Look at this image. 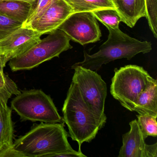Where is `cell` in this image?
Segmentation results:
<instances>
[{"label": "cell", "mask_w": 157, "mask_h": 157, "mask_svg": "<svg viewBox=\"0 0 157 157\" xmlns=\"http://www.w3.org/2000/svg\"><path fill=\"white\" fill-rule=\"evenodd\" d=\"M151 78L142 67L136 65L115 68L110 92L123 107L133 112L138 97Z\"/></svg>", "instance_id": "obj_6"}, {"label": "cell", "mask_w": 157, "mask_h": 157, "mask_svg": "<svg viewBox=\"0 0 157 157\" xmlns=\"http://www.w3.org/2000/svg\"><path fill=\"white\" fill-rule=\"evenodd\" d=\"M70 40L63 31L57 29L41 39L24 54L10 60V67L13 71L34 68L45 61L59 57L62 52L71 49Z\"/></svg>", "instance_id": "obj_5"}, {"label": "cell", "mask_w": 157, "mask_h": 157, "mask_svg": "<svg viewBox=\"0 0 157 157\" xmlns=\"http://www.w3.org/2000/svg\"><path fill=\"white\" fill-rule=\"evenodd\" d=\"M63 120L69 129V136L78 142V150L82 144L94 139L103 126L82 99L75 82H72L62 108Z\"/></svg>", "instance_id": "obj_3"}, {"label": "cell", "mask_w": 157, "mask_h": 157, "mask_svg": "<svg viewBox=\"0 0 157 157\" xmlns=\"http://www.w3.org/2000/svg\"><path fill=\"white\" fill-rule=\"evenodd\" d=\"M58 29L82 45L100 41L101 36L97 19L92 12L72 13Z\"/></svg>", "instance_id": "obj_8"}, {"label": "cell", "mask_w": 157, "mask_h": 157, "mask_svg": "<svg viewBox=\"0 0 157 157\" xmlns=\"http://www.w3.org/2000/svg\"><path fill=\"white\" fill-rule=\"evenodd\" d=\"M10 1V0H0V1ZM14 1H20L26 2H29L34 6V9H35L36 4L38 2V0H14Z\"/></svg>", "instance_id": "obj_24"}, {"label": "cell", "mask_w": 157, "mask_h": 157, "mask_svg": "<svg viewBox=\"0 0 157 157\" xmlns=\"http://www.w3.org/2000/svg\"><path fill=\"white\" fill-rule=\"evenodd\" d=\"M69 136L64 123H41L16 140L13 147L24 157H58L75 151L68 140Z\"/></svg>", "instance_id": "obj_1"}, {"label": "cell", "mask_w": 157, "mask_h": 157, "mask_svg": "<svg viewBox=\"0 0 157 157\" xmlns=\"http://www.w3.org/2000/svg\"><path fill=\"white\" fill-rule=\"evenodd\" d=\"M130 130L123 135V145L118 157H157V143L148 145L145 142L137 120L129 123Z\"/></svg>", "instance_id": "obj_10"}, {"label": "cell", "mask_w": 157, "mask_h": 157, "mask_svg": "<svg viewBox=\"0 0 157 157\" xmlns=\"http://www.w3.org/2000/svg\"><path fill=\"white\" fill-rule=\"evenodd\" d=\"M34 9L33 4L26 2L14 0L0 1V14L23 25L27 21Z\"/></svg>", "instance_id": "obj_15"}, {"label": "cell", "mask_w": 157, "mask_h": 157, "mask_svg": "<svg viewBox=\"0 0 157 157\" xmlns=\"http://www.w3.org/2000/svg\"><path fill=\"white\" fill-rule=\"evenodd\" d=\"M72 82H75L81 95L90 110L100 120L103 126L106 122L105 104L107 96V86L96 71L77 66Z\"/></svg>", "instance_id": "obj_7"}, {"label": "cell", "mask_w": 157, "mask_h": 157, "mask_svg": "<svg viewBox=\"0 0 157 157\" xmlns=\"http://www.w3.org/2000/svg\"><path fill=\"white\" fill-rule=\"evenodd\" d=\"M116 10L128 27L133 28L137 22L147 14L145 0H112Z\"/></svg>", "instance_id": "obj_12"}, {"label": "cell", "mask_w": 157, "mask_h": 157, "mask_svg": "<svg viewBox=\"0 0 157 157\" xmlns=\"http://www.w3.org/2000/svg\"><path fill=\"white\" fill-rule=\"evenodd\" d=\"M73 12H93L101 9H115L112 0H65Z\"/></svg>", "instance_id": "obj_16"}, {"label": "cell", "mask_w": 157, "mask_h": 157, "mask_svg": "<svg viewBox=\"0 0 157 157\" xmlns=\"http://www.w3.org/2000/svg\"><path fill=\"white\" fill-rule=\"evenodd\" d=\"M136 116L144 139L148 136L156 137L157 136V117L147 114H139Z\"/></svg>", "instance_id": "obj_19"}, {"label": "cell", "mask_w": 157, "mask_h": 157, "mask_svg": "<svg viewBox=\"0 0 157 157\" xmlns=\"http://www.w3.org/2000/svg\"><path fill=\"white\" fill-rule=\"evenodd\" d=\"M23 24L0 14V41L21 27Z\"/></svg>", "instance_id": "obj_20"}, {"label": "cell", "mask_w": 157, "mask_h": 157, "mask_svg": "<svg viewBox=\"0 0 157 157\" xmlns=\"http://www.w3.org/2000/svg\"><path fill=\"white\" fill-rule=\"evenodd\" d=\"M97 20L104 25L106 28L113 29L119 28L122 19L116 9L107 8L93 12Z\"/></svg>", "instance_id": "obj_17"}, {"label": "cell", "mask_w": 157, "mask_h": 157, "mask_svg": "<svg viewBox=\"0 0 157 157\" xmlns=\"http://www.w3.org/2000/svg\"><path fill=\"white\" fill-rule=\"evenodd\" d=\"M6 65L0 56V90L7 97L10 98L13 95H17L21 92L18 86L4 72Z\"/></svg>", "instance_id": "obj_18"}, {"label": "cell", "mask_w": 157, "mask_h": 157, "mask_svg": "<svg viewBox=\"0 0 157 157\" xmlns=\"http://www.w3.org/2000/svg\"><path fill=\"white\" fill-rule=\"evenodd\" d=\"M53 1L54 0H38L35 9L31 13L27 21L23 26L28 27L32 23L37 21L51 5Z\"/></svg>", "instance_id": "obj_22"}, {"label": "cell", "mask_w": 157, "mask_h": 157, "mask_svg": "<svg viewBox=\"0 0 157 157\" xmlns=\"http://www.w3.org/2000/svg\"><path fill=\"white\" fill-rule=\"evenodd\" d=\"M0 97H2V98H4V99H6L7 100H9V99L8 98H7L2 92L0 90Z\"/></svg>", "instance_id": "obj_25"}, {"label": "cell", "mask_w": 157, "mask_h": 157, "mask_svg": "<svg viewBox=\"0 0 157 157\" xmlns=\"http://www.w3.org/2000/svg\"><path fill=\"white\" fill-rule=\"evenodd\" d=\"M11 105L12 109L23 121L64 123L52 98L42 90H31L21 92L13 99Z\"/></svg>", "instance_id": "obj_4"}, {"label": "cell", "mask_w": 157, "mask_h": 157, "mask_svg": "<svg viewBox=\"0 0 157 157\" xmlns=\"http://www.w3.org/2000/svg\"><path fill=\"white\" fill-rule=\"evenodd\" d=\"M0 157H24L19 152H17L11 147L0 151Z\"/></svg>", "instance_id": "obj_23"}, {"label": "cell", "mask_w": 157, "mask_h": 157, "mask_svg": "<svg viewBox=\"0 0 157 157\" xmlns=\"http://www.w3.org/2000/svg\"><path fill=\"white\" fill-rule=\"evenodd\" d=\"M8 101L0 97V151L11 147L13 144L12 110L7 105Z\"/></svg>", "instance_id": "obj_14"}, {"label": "cell", "mask_w": 157, "mask_h": 157, "mask_svg": "<svg viewBox=\"0 0 157 157\" xmlns=\"http://www.w3.org/2000/svg\"><path fill=\"white\" fill-rule=\"evenodd\" d=\"M109 36L106 42L99 48L95 54L89 55L84 52V59L72 65L71 68L81 66L97 71L103 65L116 59L126 58L130 60L139 54L151 52L152 48L150 42H141L124 33L119 28H108Z\"/></svg>", "instance_id": "obj_2"}, {"label": "cell", "mask_w": 157, "mask_h": 157, "mask_svg": "<svg viewBox=\"0 0 157 157\" xmlns=\"http://www.w3.org/2000/svg\"><path fill=\"white\" fill-rule=\"evenodd\" d=\"M146 18L150 29L154 37L157 38V0H145Z\"/></svg>", "instance_id": "obj_21"}, {"label": "cell", "mask_w": 157, "mask_h": 157, "mask_svg": "<svg viewBox=\"0 0 157 157\" xmlns=\"http://www.w3.org/2000/svg\"><path fill=\"white\" fill-rule=\"evenodd\" d=\"M43 35L31 27L22 26L0 41V56L6 65L8 61L27 52L40 42Z\"/></svg>", "instance_id": "obj_9"}, {"label": "cell", "mask_w": 157, "mask_h": 157, "mask_svg": "<svg viewBox=\"0 0 157 157\" xmlns=\"http://www.w3.org/2000/svg\"><path fill=\"white\" fill-rule=\"evenodd\" d=\"M133 111L157 117V81L152 77L138 97Z\"/></svg>", "instance_id": "obj_13"}, {"label": "cell", "mask_w": 157, "mask_h": 157, "mask_svg": "<svg viewBox=\"0 0 157 157\" xmlns=\"http://www.w3.org/2000/svg\"><path fill=\"white\" fill-rule=\"evenodd\" d=\"M73 13V10L65 0H54L41 17L28 27L43 35L49 34L58 29Z\"/></svg>", "instance_id": "obj_11"}]
</instances>
